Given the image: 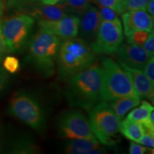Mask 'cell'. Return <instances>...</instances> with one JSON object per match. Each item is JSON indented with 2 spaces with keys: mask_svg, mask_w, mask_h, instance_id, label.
Masks as SVG:
<instances>
[{
  "mask_svg": "<svg viewBox=\"0 0 154 154\" xmlns=\"http://www.w3.org/2000/svg\"><path fill=\"white\" fill-rule=\"evenodd\" d=\"M65 96L69 104L90 110L101 102V68L91 66L67 81Z\"/></svg>",
  "mask_w": 154,
  "mask_h": 154,
  "instance_id": "cell-1",
  "label": "cell"
},
{
  "mask_svg": "<svg viewBox=\"0 0 154 154\" xmlns=\"http://www.w3.org/2000/svg\"><path fill=\"white\" fill-rule=\"evenodd\" d=\"M96 54L91 44L74 37L61 42L57 58L59 77L68 81L75 74L93 66Z\"/></svg>",
  "mask_w": 154,
  "mask_h": 154,
  "instance_id": "cell-2",
  "label": "cell"
},
{
  "mask_svg": "<svg viewBox=\"0 0 154 154\" xmlns=\"http://www.w3.org/2000/svg\"><path fill=\"white\" fill-rule=\"evenodd\" d=\"M61 42L59 36L39 28L30 38L25 60L40 76L45 78L52 76Z\"/></svg>",
  "mask_w": 154,
  "mask_h": 154,
  "instance_id": "cell-3",
  "label": "cell"
},
{
  "mask_svg": "<svg viewBox=\"0 0 154 154\" xmlns=\"http://www.w3.org/2000/svg\"><path fill=\"white\" fill-rule=\"evenodd\" d=\"M101 68V101L107 103L122 97L140 98L128 75L117 62L111 58L103 57Z\"/></svg>",
  "mask_w": 154,
  "mask_h": 154,
  "instance_id": "cell-4",
  "label": "cell"
},
{
  "mask_svg": "<svg viewBox=\"0 0 154 154\" xmlns=\"http://www.w3.org/2000/svg\"><path fill=\"white\" fill-rule=\"evenodd\" d=\"M8 113L43 135L47 130V116L41 102L26 91L17 92L10 99Z\"/></svg>",
  "mask_w": 154,
  "mask_h": 154,
  "instance_id": "cell-5",
  "label": "cell"
},
{
  "mask_svg": "<svg viewBox=\"0 0 154 154\" xmlns=\"http://www.w3.org/2000/svg\"><path fill=\"white\" fill-rule=\"evenodd\" d=\"M92 132L103 146H116L120 141L119 120L106 102L101 101L88 110Z\"/></svg>",
  "mask_w": 154,
  "mask_h": 154,
  "instance_id": "cell-6",
  "label": "cell"
},
{
  "mask_svg": "<svg viewBox=\"0 0 154 154\" xmlns=\"http://www.w3.org/2000/svg\"><path fill=\"white\" fill-rule=\"evenodd\" d=\"M35 19L31 15L20 14L5 19L0 29L9 53L21 52L28 45Z\"/></svg>",
  "mask_w": 154,
  "mask_h": 154,
  "instance_id": "cell-7",
  "label": "cell"
},
{
  "mask_svg": "<svg viewBox=\"0 0 154 154\" xmlns=\"http://www.w3.org/2000/svg\"><path fill=\"white\" fill-rule=\"evenodd\" d=\"M57 129L61 138L67 140L96 139L89 121L84 113L74 109L63 111L57 119Z\"/></svg>",
  "mask_w": 154,
  "mask_h": 154,
  "instance_id": "cell-8",
  "label": "cell"
},
{
  "mask_svg": "<svg viewBox=\"0 0 154 154\" xmlns=\"http://www.w3.org/2000/svg\"><path fill=\"white\" fill-rule=\"evenodd\" d=\"M124 35L121 20L101 21L91 47L96 54H112L122 44Z\"/></svg>",
  "mask_w": 154,
  "mask_h": 154,
  "instance_id": "cell-9",
  "label": "cell"
},
{
  "mask_svg": "<svg viewBox=\"0 0 154 154\" xmlns=\"http://www.w3.org/2000/svg\"><path fill=\"white\" fill-rule=\"evenodd\" d=\"M79 17L68 14L54 21H38V27L63 39L76 37L79 27Z\"/></svg>",
  "mask_w": 154,
  "mask_h": 154,
  "instance_id": "cell-10",
  "label": "cell"
},
{
  "mask_svg": "<svg viewBox=\"0 0 154 154\" xmlns=\"http://www.w3.org/2000/svg\"><path fill=\"white\" fill-rule=\"evenodd\" d=\"M102 19L98 8L91 5L82 15L79 27V38L91 44L95 42Z\"/></svg>",
  "mask_w": 154,
  "mask_h": 154,
  "instance_id": "cell-11",
  "label": "cell"
},
{
  "mask_svg": "<svg viewBox=\"0 0 154 154\" xmlns=\"http://www.w3.org/2000/svg\"><path fill=\"white\" fill-rule=\"evenodd\" d=\"M126 36L136 31H153V17L145 10L129 11L121 14Z\"/></svg>",
  "mask_w": 154,
  "mask_h": 154,
  "instance_id": "cell-12",
  "label": "cell"
},
{
  "mask_svg": "<svg viewBox=\"0 0 154 154\" xmlns=\"http://www.w3.org/2000/svg\"><path fill=\"white\" fill-rule=\"evenodd\" d=\"M119 61L132 68L143 70L149 55L142 47L134 44H121L116 51Z\"/></svg>",
  "mask_w": 154,
  "mask_h": 154,
  "instance_id": "cell-13",
  "label": "cell"
},
{
  "mask_svg": "<svg viewBox=\"0 0 154 154\" xmlns=\"http://www.w3.org/2000/svg\"><path fill=\"white\" fill-rule=\"evenodd\" d=\"M119 62L121 68L124 69V72L128 75L135 91L140 99L143 98V99H149L152 101V103H153L154 86L152 85L149 79L143 73V70L132 68L120 61Z\"/></svg>",
  "mask_w": 154,
  "mask_h": 154,
  "instance_id": "cell-14",
  "label": "cell"
},
{
  "mask_svg": "<svg viewBox=\"0 0 154 154\" xmlns=\"http://www.w3.org/2000/svg\"><path fill=\"white\" fill-rule=\"evenodd\" d=\"M63 151L69 154H102L106 153V149L96 138H84L70 140L64 145Z\"/></svg>",
  "mask_w": 154,
  "mask_h": 154,
  "instance_id": "cell-15",
  "label": "cell"
},
{
  "mask_svg": "<svg viewBox=\"0 0 154 154\" xmlns=\"http://www.w3.org/2000/svg\"><path fill=\"white\" fill-rule=\"evenodd\" d=\"M40 151L41 149L33 138L26 135L14 138L8 146V152L11 153L34 154Z\"/></svg>",
  "mask_w": 154,
  "mask_h": 154,
  "instance_id": "cell-16",
  "label": "cell"
},
{
  "mask_svg": "<svg viewBox=\"0 0 154 154\" xmlns=\"http://www.w3.org/2000/svg\"><path fill=\"white\" fill-rule=\"evenodd\" d=\"M31 16L38 20L54 21L60 19L62 17L68 15L61 7L57 5H42L34 7L33 11L31 12Z\"/></svg>",
  "mask_w": 154,
  "mask_h": 154,
  "instance_id": "cell-17",
  "label": "cell"
},
{
  "mask_svg": "<svg viewBox=\"0 0 154 154\" xmlns=\"http://www.w3.org/2000/svg\"><path fill=\"white\" fill-rule=\"evenodd\" d=\"M140 103V98L135 97H122L107 102L120 121L124 118L128 111L133 108L137 106Z\"/></svg>",
  "mask_w": 154,
  "mask_h": 154,
  "instance_id": "cell-18",
  "label": "cell"
},
{
  "mask_svg": "<svg viewBox=\"0 0 154 154\" xmlns=\"http://www.w3.org/2000/svg\"><path fill=\"white\" fill-rule=\"evenodd\" d=\"M119 132L129 140L138 143L143 134V128L139 123L135 122L126 118L122 121H120Z\"/></svg>",
  "mask_w": 154,
  "mask_h": 154,
  "instance_id": "cell-19",
  "label": "cell"
},
{
  "mask_svg": "<svg viewBox=\"0 0 154 154\" xmlns=\"http://www.w3.org/2000/svg\"><path fill=\"white\" fill-rule=\"evenodd\" d=\"M93 0H62L56 4L68 14L82 16L90 6Z\"/></svg>",
  "mask_w": 154,
  "mask_h": 154,
  "instance_id": "cell-20",
  "label": "cell"
},
{
  "mask_svg": "<svg viewBox=\"0 0 154 154\" xmlns=\"http://www.w3.org/2000/svg\"><path fill=\"white\" fill-rule=\"evenodd\" d=\"M153 110V105H151L150 102L143 100L140 103L139 107L134 109L128 113L127 119L140 124L149 118L150 113Z\"/></svg>",
  "mask_w": 154,
  "mask_h": 154,
  "instance_id": "cell-21",
  "label": "cell"
},
{
  "mask_svg": "<svg viewBox=\"0 0 154 154\" xmlns=\"http://www.w3.org/2000/svg\"><path fill=\"white\" fill-rule=\"evenodd\" d=\"M149 1L150 0H121L116 13L117 14H122L123 13L129 11L145 10Z\"/></svg>",
  "mask_w": 154,
  "mask_h": 154,
  "instance_id": "cell-22",
  "label": "cell"
},
{
  "mask_svg": "<svg viewBox=\"0 0 154 154\" xmlns=\"http://www.w3.org/2000/svg\"><path fill=\"white\" fill-rule=\"evenodd\" d=\"M2 62L5 70L10 74H15L20 70L19 59L14 56H6Z\"/></svg>",
  "mask_w": 154,
  "mask_h": 154,
  "instance_id": "cell-23",
  "label": "cell"
},
{
  "mask_svg": "<svg viewBox=\"0 0 154 154\" xmlns=\"http://www.w3.org/2000/svg\"><path fill=\"white\" fill-rule=\"evenodd\" d=\"M150 33L151 32H146V31H136L126 36L127 42L143 47L144 43L149 38Z\"/></svg>",
  "mask_w": 154,
  "mask_h": 154,
  "instance_id": "cell-24",
  "label": "cell"
},
{
  "mask_svg": "<svg viewBox=\"0 0 154 154\" xmlns=\"http://www.w3.org/2000/svg\"><path fill=\"white\" fill-rule=\"evenodd\" d=\"M93 2L97 5L98 9H99L100 15H101V19L103 21H117L120 20L117 15V13L111 8L107 7H103L96 2L93 0Z\"/></svg>",
  "mask_w": 154,
  "mask_h": 154,
  "instance_id": "cell-25",
  "label": "cell"
},
{
  "mask_svg": "<svg viewBox=\"0 0 154 154\" xmlns=\"http://www.w3.org/2000/svg\"><path fill=\"white\" fill-rule=\"evenodd\" d=\"M143 72L149 79L152 85L154 86V56L149 58L143 67Z\"/></svg>",
  "mask_w": 154,
  "mask_h": 154,
  "instance_id": "cell-26",
  "label": "cell"
},
{
  "mask_svg": "<svg viewBox=\"0 0 154 154\" xmlns=\"http://www.w3.org/2000/svg\"><path fill=\"white\" fill-rule=\"evenodd\" d=\"M142 145L146 146V147L153 148L154 147V133L149 131H143V134L140 137L138 141Z\"/></svg>",
  "mask_w": 154,
  "mask_h": 154,
  "instance_id": "cell-27",
  "label": "cell"
},
{
  "mask_svg": "<svg viewBox=\"0 0 154 154\" xmlns=\"http://www.w3.org/2000/svg\"><path fill=\"white\" fill-rule=\"evenodd\" d=\"M9 83L8 73L3 67L0 66V95L7 89Z\"/></svg>",
  "mask_w": 154,
  "mask_h": 154,
  "instance_id": "cell-28",
  "label": "cell"
},
{
  "mask_svg": "<svg viewBox=\"0 0 154 154\" xmlns=\"http://www.w3.org/2000/svg\"><path fill=\"white\" fill-rule=\"evenodd\" d=\"M144 50L148 53L149 57H151L153 56L154 54V35H153V31L151 32L149 34V38L146 40V42L142 47Z\"/></svg>",
  "mask_w": 154,
  "mask_h": 154,
  "instance_id": "cell-29",
  "label": "cell"
},
{
  "mask_svg": "<svg viewBox=\"0 0 154 154\" xmlns=\"http://www.w3.org/2000/svg\"><path fill=\"white\" fill-rule=\"evenodd\" d=\"M151 150L146 146H140L139 144L136 143L134 141L130 143L129 146V153L130 154H144L147 153L148 151Z\"/></svg>",
  "mask_w": 154,
  "mask_h": 154,
  "instance_id": "cell-30",
  "label": "cell"
},
{
  "mask_svg": "<svg viewBox=\"0 0 154 154\" xmlns=\"http://www.w3.org/2000/svg\"><path fill=\"white\" fill-rule=\"evenodd\" d=\"M94 1L100 5L111 8L116 12H117L121 0H94Z\"/></svg>",
  "mask_w": 154,
  "mask_h": 154,
  "instance_id": "cell-31",
  "label": "cell"
},
{
  "mask_svg": "<svg viewBox=\"0 0 154 154\" xmlns=\"http://www.w3.org/2000/svg\"><path fill=\"white\" fill-rule=\"evenodd\" d=\"M9 53L8 49L6 45L5 40L2 34L1 29H0V63L3 60V59L6 57L7 54Z\"/></svg>",
  "mask_w": 154,
  "mask_h": 154,
  "instance_id": "cell-32",
  "label": "cell"
},
{
  "mask_svg": "<svg viewBox=\"0 0 154 154\" xmlns=\"http://www.w3.org/2000/svg\"><path fill=\"white\" fill-rule=\"evenodd\" d=\"M5 128H4L2 123L0 121V153H2L4 151V148H5Z\"/></svg>",
  "mask_w": 154,
  "mask_h": 154,
  "instance_id": "cell-33",
  "label": "cell"
},
{
  "mask_svg": "<svg viewBox=\"0 0 154 154\" xmlns=\"http://www.w3.org/2000/svg\"><path fill=\"white\" fill-rule=\"evenodd\" d=\"M145 11H147L149 14L153 17L154 16V0H150L146 5Z\"/></svg>",
  "mask_w": 154,
  "mask_h": 154,
  "instance_id": "cell-34",
  "label": "cell"
},
{
  "mask_svg": "<svg viewBox=\"0 0 154 154\" xmlns=\"http://www.w3.org/2000/svg\"><path fill=\"white\" fill-rule=\"evenodd\" d=\"M61 1H62V0H41L39 2L44 4V5H56V4L59 3V2Z\"/></svg>",
  "mask_w": 154,
  "mask_h": 154,
  "instance_id": "cell-35",
  "label": "cell"
},
{
  "mask_svg": "<svg viewBox=\"0 0 154 154\" xmlns=\"http://www.w3.org/2000/svg\"><path fill=\"white\" fill-rule=\"evenodd\" d=\"M3 9H4V4L3 0H0V19L2 18L3 14Z\"/></svg>",
  "mask_w": 154,
  "mask_h": 154,
  "instance_id": "cell-36",
  "label": "cell"
},
{
  "mask_svg": "<svg viewBox=\"0 0 154 154\" xmlns=\"http://www.w3.org/2000/svg\"><path fill=\"white\" fill-rule=\"evenodd\" d=\"M41 0H29V2H39Z\"/></svg>",
  "mask_w": 154,
  "mask_h": 154,
  "instance_id": "cell-37",
  "label": "cell"
}]
</instances>
